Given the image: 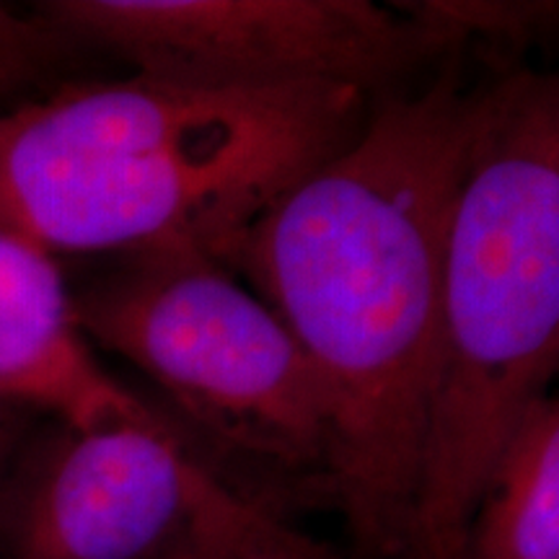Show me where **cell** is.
Returning a JSON list of instances; mask_svg holds the SVG:
<instances>
[{
    "label": "cell",
    "mask_w": 559,
    "mask_h": 559,
    "mask_svg": "<svg viewBox=\"0 0 559 559\" xmlns=\"http://www.w3.org/2000/svg\"><path fill=\"white\" fill-rule=\"evenodd\" d=\"M79 47L37 11L0 3V109L47 94L52 75Z\"/></svg>",
    "instance_id": "obj_9"
},
{
    "label": "cell",
    "mask_w": 559,
    "mask_h": 559,
    "mask_svg": "<svg viewBox=\"0 0 559 559\" xmlns=\"http://www.w3.org/2000/svg\"><path fill=\"white\" fill-rule=\"evenodd\" d=\"M164 559H342L326 544L293 528L277 539L247 542V539H207L187 544Z\"/></svg>",
    "instance_id": "obj_11"
},
{
    "label": "cell",
    "mask_w": 559,
    "mask_h": 559,
    "mask_svg": "<svg viewBox=\"0 0 559 559\" xmlns=\"http://www.w3.org/2000/svg\"><path fill=\"white\" fill-rule=\"evenodd\" d=\"M376 94L132 75L0 109V228L58 254L228 243L358 135Z\"/></svg>",
    "instance_id": "obj_2"
},
{
    "label": "cell",
    "mask_w": 559,
    "mask_h": 559,
    "mask_svg": "<svg viewBox=\"0 0 559 559\" xmlns=\"http://www.w3.org/2000/svg\"><path fill=\"white\" fill-rule=\"evenodd\" d=\"M461 559H559V404L526 412L481 487Z\"/></svg>",
    "instance_id": "obj_8"
},
{
    "label": "cell",
    "mask_w": 559,
    "mask_h": 559,
    "mask_svg": "<svg viewBox=\"0 0 559 559\" xmlns=\"http://www.w3.org/2000/svg\"><path fill=\"white\" fill-rule=\"evenodd\" d=\"M70 288L91 347L128 360L171 404L185 449L251 506L334 510L332 404L288 326L200 249L115 254Z\"/></svg>",
    "instance_id": "obj_4"
},
{
    "label": "cell",
    "mask_w": 559,
    "mask_h": 559,
    "mask_svg": "<svg viewBox=\"0 0 559 559\" xmlns=\"http://www.w3.org/2000/svg\"><path fill=\"white\" fill-rule=\"evenodd\" d=\"M481 99L464 47L423 88L376 94L358 135L221 257L324 383L337 436L334 510L355 559L415 551L440 272Z\"/></svg>",
    "instance_id": "obj_1"
},
{
    "label": "cell",
    "mask_w": 559,
    "mask_h": 559,
    "mask_svg": "<svg viewBox=\"0 0 559 559\" xmlns=\"http://www.w3.org/2000/svg\"><path fill=\"white\" fill-rule=\"evenodd\" d=\"M559 368V88L485 83L449 236L412 559H461L472 510Z\"/></svg>",
    "instance_id": "obj_3"
},
{
    "label": "cell",
    "mask_w": 559,
    "mask_h": 559,
    "mask_svg": "<svg viewBox=\"0 0 559 559\" xmlns=\"http://www.w3.org/2000/svg\"><path fill=\"white\" fill-rule=\"evenodd\" d=\"M293 528L223 485L171 428L39 419L0 479V559H164Z\"/></svg>",
    "instance_id": "obj_6"
},
{
    "label": "cell",
    "mask_w": 559,
    "mask_h": 559,
    "mask_svg": "<svg viewBox=\"0 0 559 559\" xmlns=\"http://www.w3.org/2000/svg\"><path fill=\"white\" fill-rule=\"evenodd\" d=\"M0 402L70 428H171L120 386L83 337L50 251L0 228ZM174 430V428H171Z\"/></svg>",
    "instance_id": "obj_7"
},
{
    "label": "cell",
    "mask_w": 559,
    "mask_h": 559,
    "mask_svg": "<svg viewBox=\"0 0 559 559\" xmlns=\"http://www.w3.org/2000/svg\"><path fill=\"white\" fill-rule=\"evenodd\" d=\"M417 16L428 19L466 45L469 37L498 41H531L544 34L557 16V3H474V0H438V3H404Z\"/></svg>",
    "instance_id": "obj_10"
},
{
    "label": "cell",
    "mask_w": 559,
    "mask_h": 559,
    "mask_svg": "<svg viewBox=\"0 0 559 559\" xmlns=\"http://www.w3.org/2000/svg\"><path fill=\"white\" fill-rule=\"evenodd\" d=\"M37 13L135 75L205 88H400L461 41L407 5L368 0H50Z\"/></svg>",
    "instance_id": "obj_5"
}]
</instances>
